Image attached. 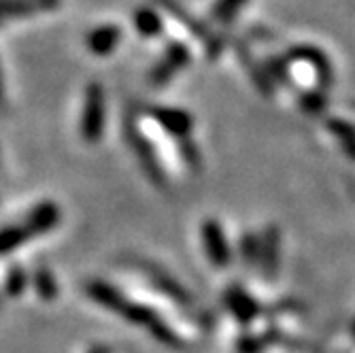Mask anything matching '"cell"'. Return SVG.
Segmentation results:
<instances>
[{
    "label": "cell",
    "mask_w": 355,
    "mask_h": 353,
    "mask_svg": "<svg viewBox=\"0 0 355 353\" xmlns=\"http://www.w3.org/2000/svg\"><path fill=\"white\" fill-rule=\"evenodd\" d=\"M101 113H103L101 96L96 98V92H92V96H89V107H87V115H85V135H87V137H92L96 130H101Z\"/></svg>",
    "instance_id": "obj_1"
},
{
    "label": "cell",
    "mask_w": 355,
    "mask_h": 353,
    "mask_svg": "<svg viewBox=\"0 0 355 353\" xmlns=\"http://www.w3.org/2000/svg\"><path fill=\"white\" fill-rule=\"evenodd\" d=\"M115 41H117V30H113V28L101 30L92 37V45L96 51H107L109 47H113Z\"/></svg>",
    "instance_id": "obj_2"
}]
</instances>
